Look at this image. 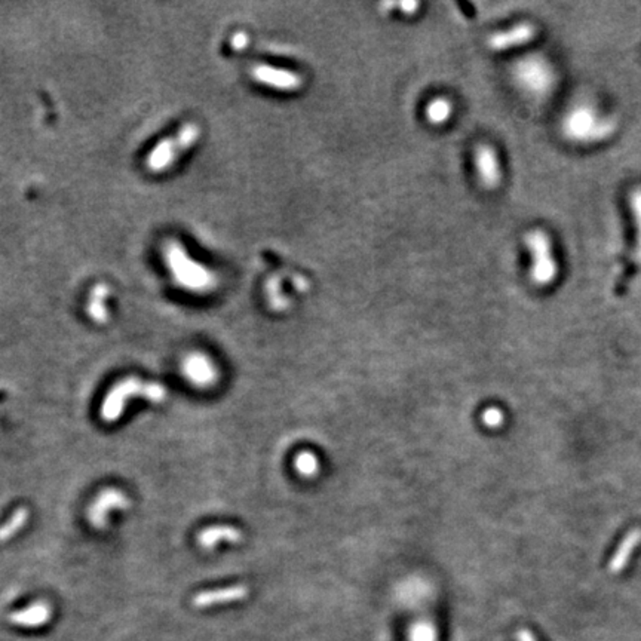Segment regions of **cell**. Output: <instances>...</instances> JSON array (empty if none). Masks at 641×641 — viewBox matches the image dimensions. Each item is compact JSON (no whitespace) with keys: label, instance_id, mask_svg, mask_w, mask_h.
Here are the masks:
<instances>
[{"label":"cell","instance_id":"6da1fadb","mask_svg":"<svg viewBox=\"0 0 641 641\" xmlns=\"http://www.w3.org/2000/svg\"><path fill=\"white\" fill-rule=\"evenodd\" d=\"M616 122L613 117L601 113L589 103L575 104L564 115L561 132L566 140L576 144H593L604 141L615 134Z\"/></svg>","mask_w":641,"mask_h":641},{"label":"cell","instance_id":"7a4b0ae2","mask_svg":"<svg viewBox=\"0 0 641 641\" xmlns=\"http://www.w3.org/2000/svg\"><path fill=\"white\" fill-rule=\"evenodd\" d=\"M164 257L174 281L181 288L205 294L215 290L219 285V276L215 272L189 255L181 242L175 239L168 241L164 246Z\"/></svg>","mask_w":641,"mask_h":641},{"label":"cell","instance_id":"3957f363","mask_svg":"<svg viewBox=\"0 0 641 641\" xmlns=\"http://www.w3.org/2000/svg\"><path fill=\"white\" fill-rule=\"evenodd\" d=\"M512 77L520 90L533 100H545L557 86V72L548 58L527 55L512 68Z\"/></svg>","mask_w":641,"mask_h":641},{"label":"cell","instance_id":"277c9868","mask_svg":"<svg viewBox=\"0 0 641 641\" xmlns=\"http://www.w3.org/2000/svg\"><path fill=\"white\" fill-rule=\"evenodd\" d=\"M131 398H144L159 404L166 398V389L161 383L143 382L137 377H126L116 383L101 406V419L107 423L116 422L122 416L126 402Z\"/></svg>","mask_w":641,"mask_h":641},{"label":"cell","instance_id":"5b68a950","mask_svg":"<svg viewBox=\"0 0 641 641\" xmlns=\"http://www.w3.org/2000/svg\"><path fill=\"white\" fill-rule=\"evenodd\" d=\"M201 128L193 124H184L177 134L164 138L157 143L146 159V165L152 172H162L171 168V165L179 159L181 153L189 150L199 140Z\"/></svg>","mask_w":641,"mask_h":641},{"label":"cell","instance_id":"8992f818","mask_svg":"<svg viewBox=\"0 0 641 641\" xmlns=\"http://www.w3.org/2000/svg\"><path fill=\"white\" fill-rule=\"evenodd\" d=\"M526 245L531 255V281L539 287H548L558 275V266L552 253L549 236L544 230H531L526 235Z\"/></svg>","mask_w":641,"mask_h":641},{"label":"cell","instance_id":"52a82bcc","mask_svg":"<svg viewBox=\"0 0 641 641\" xmlns=\"http://www.w3.org/2000/svg\"><path fill=\"white\" fill-rule=\"evenodd\" d=\"M250 76L254 82L282 92H294L303 86V77L299 73L269 64H254Z\"/></svg>","mask_w":641,"mask_h":641},{"label":"cell","instance_id":"ba28073f","mask_svg":"<svg viewBox=\"0 0 641 641\" xmlns=\"http://www.w3.org/2000/svg\"><path fill=\"white\" fill-rule=\"evenodd\" d=\"M130 505L131 502L124 491L117 489H107L103 490L91 504L90 511H88V518H90L92 527L104 529L107 526L108 514L113 509H126L130 508Z\"/></svg>","mask_w":641,"mask_h":641},{"label":"cell","instance_id":"9c48e42d","mask_svg":"<svg viewBox=\"0 0 641 641\" xmlns=\"http://www.w3.org/2000/svg\"><path fill=\"white\" fill-rule=\"evenodd\" d=\"M535 37H536V27L531 23L522 21V23L515 24L514 27L508 28V30L493 33L489 37L487 45L491 51L505 52V51H509V49L527 45L529 42L533 41Z\"/></svg>","mask_w":641,"mask_h":641},{"label":"cell","instance_id":"30bf717a","mask_svg":"<svg viewBox=\"0 0 641 641\" xmlns=\"http://www.w3.org/2000/svg\"><path fill=\"white\" fill-rule=\"evenodd\" d=\"M473 161H475V170L480 183L486 189H496L502 181V168L497 152L489 144H481L477 147Z\"/></svg>","mask_w":641,"mask_h":641},{"label":"cell","instance_id":"8fae6325","mask_svg":"<svg viewBox=\"0 0 641 641\" xmlns=\"http://www.w3.org/2000/svg\"><path fill=\"white\" fill-rule=\"evenodd\" d=\"M246 595H248V588H246L245 585H233L228 588L204 591V593L195 595L193 606L198 609H206V607H213L217 604H226V603H233V601H241Z\"/></svg>","mask_w":641,"mask_h":641},{"label":"cell","instance_id":"7c38bea8","mask_svg":"<svg viewBox=\"0 0 641 641\" xmlns=\"http://www.w3.org/2000/svg\"><path fill=\"white\" fill-rule=\"evenodd\" d=\"M186 377L198 386H208L215 379L213 362L202 353H192L183 362Z\"/></svg>","mask_w":641,"mask_h":641},{"label":"cell","instance_id":"4fadbf2b","mask_svg":"<svg viewBox=\"0 0 641 641\" xmlns=\"http://www.w3.org/2000/svg\"><path fill=\"white\" fill-rule=\"evenodd\" d=\"M51 616L52 610L49 607V604L43 603V601H39V603H34L30 607L18 610L15 613L9 615V620L18 627L36 628L48 624L49 620H51Z\"/></svg>","mask_w":641,"mask_h":641},{"label":"cell","instance_id":"5bb4252c","mask_svg":"<svg viewBox=\"0 0 641 641\" xmlns=\"http://www.w3.org/2000/svg\"><path fill=\"white\" fill-rule=\"evenodd\" d=\"M641 542V529H633L631 531L625 535V538L620 542L618 549L615 551L613 557H611L610 563H609V570L610 573H620L625 569V566L629 563L631 555L638 546Z\"/></svg>","mask_w":641,"mask_h":641},{"label":"cell","instance_id":"9a60e30c","mask_svg":"<svg viewBox=\"0 0 641 641\" xmlns=\"http://www.w3.org/2000/svg\"><path fill=\"white\" fill-rule=\"evenodd\" d=\"M242 540V531L232 526H213L202 530L198 535L199 545L205 549L215 548L220 542H228V544H238Z\"/></svg>","mask_w":641,"mask_h":641},{"label":"cell","instance_id":"2e32d148","mask_svg":"<svg viewBox=\"0 0 641 641\" xmlns=\"http://www.w3.org/2000/svg\"><path fill=\"white\" fill-rule=\"evenodd\" d=\"M108 295H110V288L106 284L95 285L91 291L90 302H88V313L98 324H104L108 319V309L106 304Z\"/></svg>","mask_w":641,"mask_h":641},{"label":"cell","instance_id":"e0dca14e","mask_svg":"<svg viewBox=\"0 0 641 641\" xmlns=\"http://www.w3.org/2000/svg\"><path fill=\"white\" fill-rule=\"evenodd\" d=\"M426 121L431 125H444L453 115V103L448 100V98L438 97L433 98V100L426 106Z\"/></svg>","mask_w":641,"mask_h":641},{"label":"cell","instance_id":"ac0fdd59","mask_svg":"<svg viewBox=\"0 0 641 641\" xmlns=\"http://www.w3.org/2000/svg\"><path fill=\"white\" fill-rule=\"evenodd\" d=\"M28 521V511L26 508H19L14 512V515L9 518L5 524L0 527V542H6L12 539L19 530H21Z\"/></svg>","mask_w":641,"mask_h":641},{"label":"cell","instance_id":"d6986e66","mask_svg":"<svg viewBox=\"0 0 641 641\" xmlns=\"http://www.w3.org/2000/svg\"><path fill=\"white\" fill-rule=\"evenodd\" d=\"M629 205H631V211H633L635 232H637L635 254H637V259L641 262V187H638V189H635L633 193H631Z\"/></svg>","mask_w":641,"mask_h":641},{"label":"cell","instance_id":"ffe728a7","mask_svg":"<svg viewBox=\"0 0 641 641\" xmlns=\"http://www.w3.org/2000/svg\"><path fill=\"white\" fill-rule=\"evenodd\" d=\"M437 638H438L437 628L433 627L431 622H426V620H422V622L414 624L408 633L410 641H437Z\"/></svg>","mask_w":641,"mask_h":641},{"label":"cell","instance_id":"44dd1931","mask_svg":"<svg viewBox=\"0 0 641 641\" xmlns=\"http://www.w3.org/2000/svg\"><path fill=\"white\" fill-rule=\"evenodd\" d=\"M295 469H297L303 477H313L319 469V463L317 456L310 451H303L295 457Z\"/></svg>","mask_w":641,"mask_h":641},{"label":"cell","instance_id":"7402d4cb","mask_svg":"<svg viewBox=\"0 0 641 641\" xmlns=\"http://www.w3.org/2000/svg\"><path fill=\"white\" fill-rule=\"evenodd\" d=\"M481 420L489 428H499V426L504 425L505 416H504V411H502L500 408L489 407V408H486L484 411H482Z\"/></svg>","mask_w":641,"mask_h":641},{"label":"cell","instance_id":"603a6c76","mask_svg":"<svg viewBox=\"0 0 641 641\" xmlns=\"http://www.w3.org/2000/svg\"><path fill=\"white\" fill-rule=\"evenodd\" d=\"M248 43H250V37L244 32L235 33L230 39V46L235 49V51H242V49L248 46Z\"/></svg>","mask_w":641,"mask_h":641},{"label":"cell","instance_id":"cb8c5ba5","mask_svg":"<svg viewBox=\"0 0 641 641\" xmlns=\"http://www.w3.org/2000/svg\"><path fill=\"white\" fill-rule=\"evenodd\" d=\"M397 6L400 8V11L402 14H406V15H414L417 11H419V8H420V3L419 2H402V3H397Z\"/></svg>","mask_w":641,"mask_h":641},{"label":"cell","instance_id":"d4e9b609","mask_svg":"<svg viewBox=\"0 0 641 641\" xmlns=\"http://www.w3.org/2000/svg\"><path fill=\"white\" fill-rule=\"evenodd\" d=\"M517 641H538V638L529 629H520L517 633Z\"/></svg>","mask_w":641,"mask_h":641}]
</instances>
